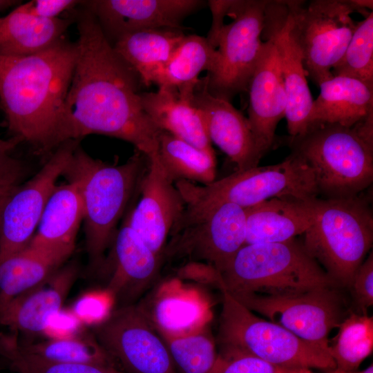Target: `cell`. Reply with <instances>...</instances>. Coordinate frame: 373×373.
<instances>
[{
	"mask_svg": "<svg viewBox=\"0 0 373 373\" xmlns=\"http://www.w3.org/2000/svg\"><path fill=\"white\" fill-rule=\"evenodd\" d=\"M347 373H373V365H371L361 372L355 371L353 372H347Z\"/></svg>",
	"mask_w": 373,
	"mask_h": 373,
	"instance_id": "cell-46",
	"label": "cell"
},
{
	"mask_svg": "<svg viewBox=\"0 0 373 373\" xmlns=\"http://www.w3.org/2000/svg\"><path fill=\"white\" fill-rule=\"evenodd\" d=\"M82 2L76 0H32L20 3L15 8L39 18L53 19L59 18L64 12L75 10Z\"/></svg>",
	"mask_w": 373,
	"mask_h": 373,
	"instance_id": "cell-41",
	"label": "cell"
},
{
	"mask_svg": "<svg viewBox=\"0 0 373 373\" xmlns=\"http://www.w3.org/2000/svg\"><path fill=\"white\" fill-rule=\"evenodd\" d=\"M63 262L29 245L5 259L0 263V305L46 280Z\"/></svg>",
	"mask_w": 373,
	"mask_h": 373,
	"instance_id": "cell-29",
	"label": "cell"
},
{
	"mask_svg": "<svg viewBox=\"0 0 373 373\" xmlns=\"http://www.w3.org/2000/svg\"><path fill=\"white\" fill-rule=\"evenodd\" d=\"M220 290L222 307L217 336L220 351L245 353L290 370L336 368L328 351L258 317L224 289Z\"/></svg>",
	"mask_w": 373,
	"mask_h": 373,
	"instance_id": "cell-7",
	"label": "cell"
},
{
	"mask_svg": "<svg viewBox=\"0 0 373 373\" xmlns=\"http://www.w3.org/2000/svg\"><path fill=\"white\" fill-rule=\"evenodd\" d=\"M77 145L78 140L60 144L38 173L7 199L0 218V263L30 243L57 180Z\"/></svg>",
	"mask_w": 373,
	"mask_h": 373,
	"instance_id": "cell-14",
	"label": "cell"
},
{
	"mask_svg": "<svg viewBox=\"0 0 373 373\" xmlns=\"http://www.w3.org/2000/svg\"><path fill=\"white\" fill-rule=\"evenodd\" d=\"M265 4L266 0L228 1L226 15L233 20L221 27L215 41L218 61L204 77L213 95L230 102L247 90L265 42Z\"/></svg>",
	"mask_w": 373,
	"mask_h": 373,
	"instance_id": "cell-11",
	"label": "cell"
},
{
	"mask_svg": "<svg viewBox=\"0 0 373 373\" xmlns=\"http://www.w3.org/2000/svg\"><path fill=\"white\" fill-rule=\"evenodd\" d=\"M303 245L337 285L350 287L373 241V215L361 193L350 198H316Z\"/></svg>",
	"mask_w": 373,
	"mask_h": 373,
	"instance_id": "cell-5",
	"label": "cell"
},
{
	"mask_svg": "<svg viewBox=\"0 0 373 373\" xmlns=\"http://www.w3.org/2000/svg\"><path fill=\"white\" fill-rule=\"evenodd\" d=\"M294 373H313V372L311 371V369L305 368V369L297 370L294 372ZM327 373H347V372H345L338 369H335L334 370L328 372Z\"/></svg>",
	"mask_w": 373,
	"mask_h": 373,
	"instance_id": "cell-45",
	"label": "cell"
},
{
	"mask_svg": "<svg viewBox=\"0 0 373 373\" xmlns=\"http://www.w3.org/2000/svg\"><path fill=\"white\" fill-rule=\"evenodd\" d=\"M350 288L360 313L366 314L367 309L373 305L372 252L356 271Z\"/></svg>",
	"mask_w": 373,
	"mask_h": 373,
	"instance_id": "cell-39",
	"label": "cell"
},
{
	"mask_svg": "<svg viewBox=\"0 0 373 373\" xmlns=\"http://www.w3.org/2000/svg\"><path fill=\"white\" fill-rule=\"evenodd\" d=\"M218 52L207 37L185 35L166 66L155 73L150 84L158 88H180L197 84L204 70L211 72L218 61Z\"/></svg>",
	"mask_w": 373,
	"mask_h": 373,
	"instance_id": "cell-28",
	"label": "cell"
},
{
	"mask_svg": "<svg viewBox=\"0 0 373 373\" xmlns=\"http://www.w3.org/2000/svg\"><path fill=\"white\" fill-rule=\"evenodd\" d=\"M83 219L77 184L68 182L56 185L45 206L37 231L28 245L64 262L75 249Z\"/></svg>",
	"mask_w": 373,
	"mask_h": 373,
	"instance_id": "cell-23",
	"label": "cell"
},
{
	"mask_svg": "<svg viewBox=\"0 0 373 373\" xmlns=\"http://www.w3.org/2000/svg\"><path fill=\"white\" fill-rule=\"evenodd\" d=\"M334 287H318L286 296L231 295L251 312L329 352L328 336L345 317L341 300Z\"/></svg>",
	"mask_w": 373,
	"mask_h": 373,
	"instance_id": "cell-13",
	"label": "cell"
},
{
	"mask_svg": "<svg viewBox=\"0 0 373 373\" xmlns=\"http://www.w3.org/2000/svg\"><path fill=\"white\" fill-rule=\"evenodd\" d=\"M159 334L177 373H209L213 367L218 353L213 339L203 329L176 336Z\"/></svg>",
	"mask_w": 373,
	"mask_h": 373,
	"instance_id": "cell-35",
	"label": "cell"
},
{
	"mask_svg": "<svg viewBox=\"0 0 373 373\" xmlns=\"http://www.w3.org/2000/svg\"><path fill=\"white\" fill-rule=\"evenodd\" d=\"M82 325L71 309H61L50 318L44 333L50 339L64 338L79 333Z\"/></svg>",
	"mask_w": 373,
	"mask_h": 373,
	"instance_id": "cell-42",
	"label": "cell"
},
{
	"mask_svg": "<svg viewBox=\"0 0 373 373\" xmlns=\"http://www.w3.org/2000/svg\"><path fill=\"white\" fill-rule=\"evenodd\" d=\"M175 185L185 205L231 202L247 209L274 198L308 200L318 194L312 169L294 152L278 164L237 170L207 184L178 180Z\"/></svg>",
	"mask_w": 373,
	"mask_h": 373,
	"instance_id": "cell-9",
	"label": "cell"
},
{
	"mask_svg": "<svg viewBox=\"0 0 373 373\" xmlns=\"http://www.w3.org/2000/svg\"><path fill=\"white\" fill-rule=\"evenodd\" d=\"M162 254L211 265L220 274L245 245V209L231 202L185 205Z\"/></svg>",
	"mask_w": 373,
	"mask_h": 373,
	"instance_id": "cell-10",
	"label": "cell"
},
{
	"mask_svg": "<svg viewBox=\"0 0 373 373\" xmlns=\"http://www.w3.org/2000/svg\"><path fill=\"white\" fill-rule=\"evenodd\" d=\"M0 355L17 373H124L115 367L49 361L26 350L19 335L0 332Z\"/></svg>",
	"mask_w": 373,
	"mask_h": 373,
	"instance_id": "cell-34",
	"label": "cell"
},
{
	"mask_svg": "<svg viewBox=\"0 0 373 373\" xmlns=\"http://www.w3.org/2000/svg\"><path fill=\"white\" fill-rule=\"evenodd\" d=\"M93 334L124 373H177L162 338L140 305L113 309Z\"/></svg>",
	"mask_w": 373,
	"mask_h": 373,
	"instance_id": "cell-12",
	"label": "cell"
},
{
	"mask_svg": "<svg viewBox=\"0 0 373 373\" xmlns=\"http://www.w3.org/2000/svg\"><path fill=\"white\" fill-rule=\"evenodd\" d=\"M204 4L200 0H91L82 3L95 17L111 44L122 36L140 30H182V21Z\"/></svg>",
	"mask_w": 373,
	"mask_h": 373,
	"instance_id": "cell-16",
	"label": "cell"
},
{
	"mask_svg": "<svg viewBox=\"0 0 373 373\" xmlns=\"http://www.w3.org/2000/svg\"><path fill=\"white\" fill-rule=\"evenodd\" d=\"M197 84L175 88H158L155 92L140 93L142 107L152 122L196 148L214 151L200 111L193 104Z\"/></svg>",
	"mask_w": 373,
	"mask_h": 373,
	"instance_id": "cell-22",
	"label": "cell"
},
{
	"mask_svg": "<svg viewBox=\"0 0 373 373\" xmlns=\"http://www.w3.org/2000/svg\"><path fill=\"white\" fill-rule=\"evenodd\" d=\"M190 294L179 292L157 300L153 314H146L158 333L176 336L203 329L210 318L209 308Z\"/></svg>",
	"mask_w": 373,
	"mask_h": 373,
	"instance_id": "cell-31",
	"label": "cell"
},
{
	"mask_svg": "<svg viewBox=\"0 0 373 373\" xmlns=\"http://www.w3.org/2000/svg\"><path fill=\"white\" fill-rule=\"evenodd\" d=\"M184 37L180 29H144L126 34L112 45L141 84L149 86L152 77L169 61Z\"/></svg>",
	"mask_w": 373,
	"mask_h": 373,
	"instance_id": "cell-26",
	"label": "cell"
},
{
	"mask_svg": "<svg viewBox=\"0 0 373 373\" xmlns=\"http://www.w3.org/2000/svg\"><path fill=\"white\" fill-rule=\"evenodd\" d=\"M22 140L14 136L8 140L0 138V185H18L23 168L21 162L10 155L11 151Z\"/></svg>",
	"mask_w": 373,
	"mask_h": 373,
	"instance_id": "cell-40",
	"label": "cell"
},
{
	"mask_svg": "<svg viewBox=\"0 0 373 373\" xmlns=\"http://www.w3.org/2000/svg\"><path fill=\"white\" fill-rule=\"evenodd\" d=\"M74 264L59 269L38 285L0 305V325L11 332H44L62 305L77 276Z\"/></svg>",
	"mask_w": 373,
	"mask_h": 373,
	"instance_id": "cell-21",
	"label": "cell"
},
{
	"mask_svg": "<svg viewBox=\"0 0 373 373\" xmlns=\"http://www.w3.org/2000/svg\"><path fill=\"white\" fill-rule=\"evenodd\" d=\"M333 77H347L373 86V12L356 24L355 30L337 64Z\"/></svg>",
	"mask_w": 373,
	"mask_h": 373,
	"instance_id": "cell-36",
	"label": "cell"
},
{
	"mask_svg": "<svg viewBox=\"0 0 373 373\" xmlns=\"http://www.w3.org/2000/svg\"><path fill=\"white\" fill-rule=\"evenodd\" d=\"M220 275V289L231 295H294L338 286L296 238L245 245Z\"/></svg>",
	"mask_w": 373,
	"mask_h": 373,
	"instance_id": "cell-4",
	"label": "cell"
},
{
	"mask_svg": "<svg viewBox=\"0 0 373 373\" xmlns=\"http://www.w3.org/2000/svg\"><path fill=\"white\" fill-rule=\"evenodd\" d=\"M338 332L329 345L336 368L345 372L357 371L373 350V318L351 313L339 324Z\"/></svg>",
	"mask_w": 373,
	"mask_h": 373,
	"instance_id": "cell-32",
	"label": "cell"
},
{
	"mask_svg": "<svg viewBox=\"0 0 373 373\" xmlns=\"http://www.w3.org/2000/svg\"><path fill=\"white\" fill-rule=\"evenodd\" d=\"M20 343L28 352L49 361L116 367L93 333L79 332L68 338H50L35 343H25L20 340Z\"/></svg>",
	"mask_w": 373,
	"mask_h": 373,
	"instance_id": "cell-33",
	"label": "cell"
},
{
	"mask_svg": "<svg viewBox=\"0 0 373 373\" xmlns=\"http://www.w3.org/2000/svg\"><path fill=\"white\" fill-rule=\"evenodd\" d=\"M19 185L3 186L0 185V218L3 207L8 197Z\"/></svg>",
	"mask_w": 373,
	"mask_h": 373,
	"instance_id": "cell-43",
	"label": "cell"
},
{
	"mask_svg": "<svg viewBox=\"0 0 373 373\" xmlns=\"http://www.w3.org/2000/svg\"><path fill=\"white\" fill-rule=\"evenodd\" d=\"M258 357L236 351H220L209 373H294Z\"/></svg>",
	"mask_w": 373,
	"mask_h": 373,
	"instance_id": "cell-37",
	"label": "cell"
},
{
	"mask_svg": "<svg viewBox=\"0 0 373 373\" xmlns=\"http://www.w3.org/2000/svg\"><path fill=\"white\" fill-rule=\"evenodd\" d=\"M78 48L64 37L39 52L0 56V108L14 136L48 151L64 143L63 113Z\"/></svg>",
	"mask_w": 373,
	"mask_h": 373,
	"instance_id": "cell-2",
	"label": "cell"
},
{
	"mask_svg": "<svg viewBox=\"0 0 373 373\" xmlns=\"http://www.w3.org/2000/svg\"><path fill=\"white\" fill-rule=\"evenodd\" d=\"M200 111L209 138L243 171L258 166L263 155L249 123L230 102L211 94L205 78L199 79L192 96Z\"/></svg>",
	"mask_w": 373,
	"mask_h": 373,
	"instance_id": "cell-18",
	"label": "cell"
},
{
	"mask_svg": "<svg viewBox=\"0 0 373 373\" xmlns=\"http://www.w3.org/2000/svg\"><path fill=\"white\" fill-rule=\"evenodd\" d=\"M318 86L320 93L313 101L307 129L323 123L352 127L373 115V86L356 79L336 76Z\"/></svg>",
	"mask_w": 373,
	"mask_h": 373,
	"instance_id": "cell-25",
	"label": "cell"
},
{
	"mask_svg": "<svg viewBox=\"0 0 373 373\" xmlns=\"http://www.w3.org/2000/svg\"><path fill=\"white\" fill-rule=\"evenodd\" d=\"M111 271L106 289L119 307L136 304L157 278L162 257L153 253L125 221L111 246Z\"/></svg>",
	"mask_w": 373,
	"mask_h": 373,
	"instance_id": "cell-19",
	"label": "cell"
},
{
	"mask_svg": "<svg viewBox=\"0 0 373 373\" xmlns=\"http://www.w3.org/2000/svg\"><path fill=\"white\" fill-rule=\"evenodd\" d=\"M292 152L310 167L325 199L358 195L373 181V146L353 127L316 124L290 137Z\"/></svg>",
	"mask_w": 373,
	"mask_h": 373,
	"instance_id": "cell-6",
	"label": "cell"
},
{
	"mask_svg": "<svg viewBox=\"0 0 373 373\" xmlns=\"http://www.w3.org/2000/svg\"><path fill=\"white\" fill-rule=\"evenodd\" d=\"M139 191L140 200L126 222L153 253L162 257L171 229L182 215L185 202L157 154L149 158Z\"/></svg>",
	"mask_w": 373,
	"mask_h": 373,
	"instance_id": "cell-15",
	"label": "cell"
},
{
	"mask_svg": "<svg viewBox=\"0 0 373 373\" xmlns=\"http://www.w3.org/2000/svg\"><path fill=\"white\" fill-rule=\"evenodd\" d=\"M20 2L15 0H0V13L10 8L20 4Z\"/></svg>",
	"mask_w": 373,
	"mask_h": 373,
	"instance_id": "cell-44",
	"label": "cell"
},
{
	"mask_svg": "<svg viewBox=\"0 0 373 373\" xmlns=\"http://www.w3.org/2000/svg\"><path fill=\"white\" fill-rule=\"evenodd\" d=\"M157 155L162 166L174 182L186 180L204 185L215 180L216 161L214 151L199 149L165 131H161Z\"/></svg>",
	"mask_w": 373,
	"mask_h": 373,
	"instance_id": "cell-30",
	"label": "cell"
},
{
	"mask_svg": "<svg viewBox=\"0 0 373 373\" xmlns=\"http://www.w3.org/2000/svg\"><path fill=\"white\" fill-rule=\"evenodd\" d=\"M74 21L39 18L15 8L0 17V56L21 57L43 51L64 37Z\"/></svg>",
	"mask_w": 373,
	"mask_h": 373,
	"instance_id": "cell-27",
	"label": "cell"
},
{
	"mask_svg": "<svg viewBox=\"0 0 373 373\" xmlns=\"http://www.w3.org/2000/svg\"><path fill=\"white\" fill-rule=\"evenodd\" d=\"M247 118L262 155L271 147L279 121L285 117L287 97L277 49L271 39L265 41L249 80Z\"/></svg>",
	"mask_w": 373,
	"mask_h": 373,
	"instance_id": "cell-20",
	"label": "cell"
},
{
	"mask_svg": "<svg viewBox=\"0 0 373 373\" xmlns=\"http://www.w3.org/2000/svg\"><path fill=\"white\" fill-rule=\"evenodd\" d=\"M288 6L269 8L265 17L262 38L271 39L277 49L287 97L285 117L290 137L303 133L313 98L308 86L300 51L292 37L287 23Z\"/></svg>",
	"mask_w": 373,
	"mask_h": 373,
	"instance_id": "cell-17",
	"label": "cell"
},
{
	"mask_svg": "<svg viewBox=\"0 0 373 373\" xmlns=\"http://www.w3.org/2000/svg\"><path fill=\"white\" fill-rule=\"evenodd\" d=\"M287 23L303 59L306 76L319 86L333 77L356 27L354 12L372 10V1H287Z\"/></svg>",
	"mask_w": 373,
	"mask_h": 373,
	"instance_id": "cell-8",
	"label": "cell"
},
{
	"mask_svg": "<svg viewBox=\"0 0 373 373\" xmlns=\"http://www.w3.org/2000/svg\"><path fill=\"white\" fill-rule=\"evenodd\" d=\"M80 6L73 16L78 52L64 107L63 141L100 134L154 156L161 130L142 107L140 79L115 52L93 14Z\"/></svg>",
	"mask_w": 373,
	"mask_h": 373,
	"instance_id": "cell-1",
	"label": "cell"
},
{
	"mask_svg": "<svg viewBox=\"0 0 373 373\" xmlns=\"http://www.w3.org/2000/svg\"><path fill=\"white\" fill-rule=\"evenodd\" d=\"M114 299L106 290L93 291L82 296L71 310L83 325H96L112 312Z\"/></svg>",
	"mask_w": 373,
	"mask_h": 373,
	"instance_id": "cell-38",
	"label": "cell"
},
{
	"mask_svg": "<svg viewBox=\"0 0 373 373\" xmlns=\"http://www.w3.org/2000/svg\"><path fill=\"white\" fill-rule=\"evenodd\" d=\"M149 158L136 153L125 163L112 165L94 159L79 145L63 175L75 182L81 195L86 248L90 262L102 263L117 223L130 200L138 191Z\"/></svg>",
	"mask_w": 373,
	"mask_h": 373,
	"instance_id": "cell-3",
	"label": "cell"
},
{
	"mask_svg": "<svg viewBox=\"0 0 373 373\" xmlns=\"http://www.w3.org/2000/svg\"><path fill=\"white\" fill-rule=\"evenodd\" d=\"M316 198H274L245 209V245L283 242L303 234L312 223Z\"/></svg>",
	"mask_w": 373,
	"mask_h": 373,
	"instance_id": "cell-24",
	"label": "cell"
}]
</instances>
